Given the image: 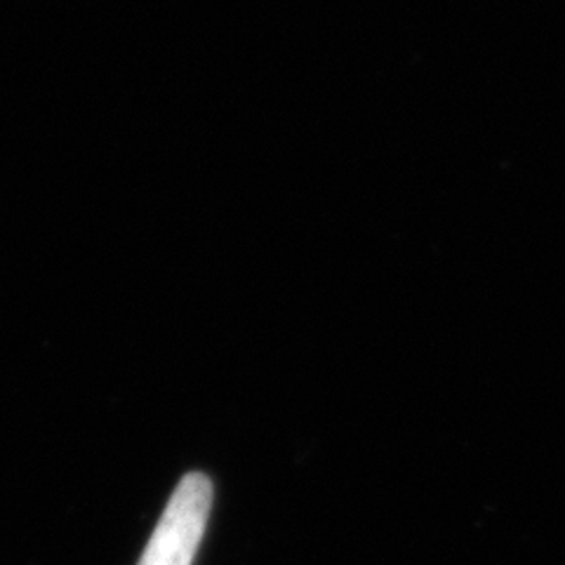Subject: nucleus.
<instances>
[{
	"label": "nucleus",
	"mask_w": 565,
	"mask_h": 565,
	"mask_svg": "<svg viewBox=\"0 0 565 565\" xmlns=\"http://www.w3.org/2000/svg\"><path fill=\"white\" fill-rule=\"evenodd\" d=\"M210 507L212 483L207 476H184L139 565H191L203 537Z\"/></svg>",
	"instance_id": "nucleus-1"
}]
</instances>
